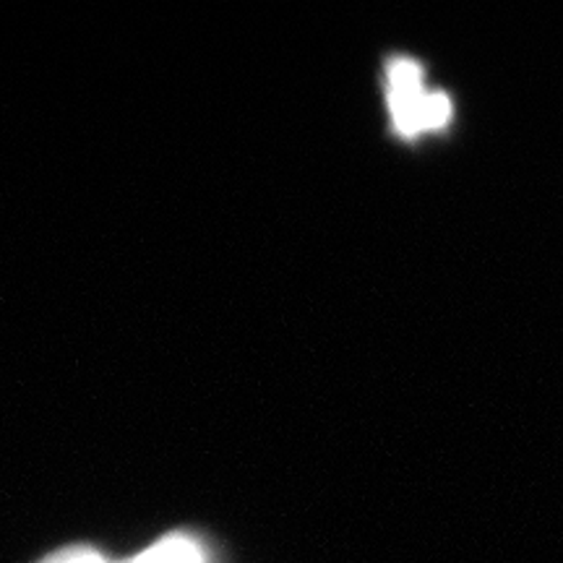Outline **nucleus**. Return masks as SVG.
I'll return each instance as SVG.
<instances>
[{
    "mask_svg": "<svg viewBox=\"0 0 563 563\" xmlns=\"http://www.w3.org/2000/svg\"><path fill=\"white\" fill-rule=\"evenodd\" d=\"M40 563H211V555L207 545L199 538H194V534L170 532L123 561L110 559V555L97 551V548L70 545L63 548V551H55Z\"/></svg>",
    "mask_w": 563,
    "mask_h": 563,
    "instance_id": "2",
    "label": "nucleus"
},
{
    "mask_svg": "<svg viewBox=\"0 0 563 563\" xmlns=\"http://www.w3.org/2000/svg\"><path fill=\"white\" fill-rule=\"evenodd\" d=\"M386 100H389L394 129L405 139L426 131H439L452 118V102L443 91H431L422 84L420 63L397 58L386 68Z\"/></svg>",
    "mask_w": 563,
    "mask_h": 563,
    "instance_id": "1",
    "label": "nucleus"
}]
</instances>
